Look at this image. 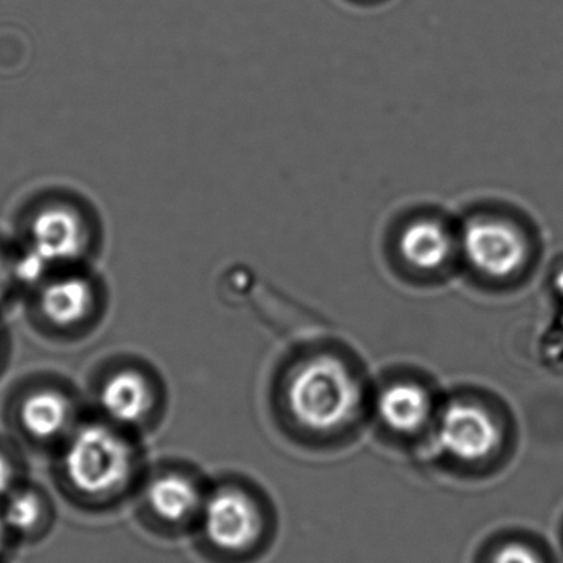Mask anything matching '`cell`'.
Wrapping results in <instances>:
<instances>
[{
    "label": "cell",
    "instance_id": "5b68a950",
    "mask_svg": "<svg viewBox=\"0 0 563 563\" xmlns=\"http://www.w3.org/2000/svg\"><path fill=\"white\" fill-rule=\"evenodd\" d=\"M29 256L47 269L78 262L87 252L90 232L74 207L55 203L35 213L29 227Z\"/></svg>",
    "mask_w": 563,
    "mask_h": 563
},
{
    "label": "cell",
    "instance_id": "30bf717a",
    "mask_svg": "<svg viewBox=\"0 0 563 563\" xmlns=\"http://www.w3.org/2000/svg\"><path fill=\"white\" fill-rule=\"evenodd\" d=\"M202 490L196 481L180 473L154 477L146 490V503L157 519L167 523H184L202 510Z\"/></svg>",
    "mask_w": 563,
    "mask_h": 563
},
{
    "label": "cell",
    "instance_id": "5bb4252c",
    "mask_svg": "<svg viewBox=\"0 0 563 563\" xmlns=\"http://www.w3.org/2000/svg\"><path fill=\"white\" fill-rule=\"evenodd\" d=\"M490 563H542L536 552L522 543H507L493 555Z\"/></svg>",
    "mask_w": 563,
    "mask_h": 563
},
{
    "label": "cell",
    "instance_id": "52a82bcc",
    "mask_svg": "<svg viewBox=\"0 0 563 563\" xmlns=\"http://www.w3.org/2000/svg\"><path fill=\"white\" fill-rule=\"evenodd\" d=\"M397 253L411 272H443L460 253V236L444 220L437 217H417L401 227Z\"/></svg>",
    "mask_w": 563,
    "mask_h": 563
},
{
    "label": "cell",
    "instance_id": "7a4b0ae2",
    "mask_svg": "<svg viewBox=\"0 0 563 563\" xmlns=\"http://www.w3.org/2000/svg\"><path fill=\"white\" fill-rule=\"evenodd\" d=\"M62 466L78 494L103 499L126 486L133 476L134 454L126 438L113 427L90 423L68 437Z\"/></svg>",
    "mask_w": 563,
    "mask_h": 563
},
{
    "label": "cell",
    "instance_id": "7c38bea8",
    "mask_svg": "<svg viewBox=\"0 0 563 563\" xmlns=\"http://www.w3.org/2000/svg\"><path fill=\"white\" fill-rule=\"evenodd\" d=\"M377 411L385 427L397 433H415L430 421L433 401L417 384H394L380 391Z\"/></svg>",
    "mask_w": 563,
    "mask_h": 563
},
{
    "label": "cell",
    "instance_id": "2e32d148",
    "mask_svg": "<svg viewBox=\"0 0 563 563\" xmlns=\"http://www.w3.org/2000/svg\"><path fill=\"white\" fill-rule=\"evenodd\" d=\"M12 278V268L9 265L5 256L0 253V299L4 298L5 291H8L9 283Z\"/></svg>",
    "mask_w": 563,
    "mask_h": 563
},
{
    "label": "cell",
    "instance_id": "8fae6325",
    "mask_svg": "<svg viewBox=\"0 0 563 563\" xmlns=\"http://www.w3.org/2000/svg\"><path fill=\"white\" fill-rule=\"evenodd\" d=\"M74 407L67 395L54 388H41L29 394L19 407V420L29 437L52 441L64 437L71 427Z\"/></svg>",
    "mask_w": 563,
    "mask_h": 563
},
{
    "label": "cell",
    "instance_id": "9a60e30c",
    "mask_svg": "<svg viewBox=\"0 0 563 563\" xmlns=\"http://www.w3.org/2000/svg\"><path fill=\"white\" fill-rule=\"evenodd\" d=\"M18 487V470L8 454L0 451V500H4Z\"/></svg>",
    "mask_w": 563,
    "mask_h": 563
},
{
    "label": "cell",
    "instance_id": "6da1fadb",
    "mask_svg": "<svg viewBox=\"0 0 563 563\" xmlns=\"http://www.w3.org/2000/svg\"><path fill=\"white\" fill-rule=\"evenodd\" d=\"M288 404L302 428L329 433L354 420L361 388L341 361L321 355L296 368L289 382Z\"/></svg>",
    "mask_w": 563,
    "mask_h": 563
},
{
    "label": "cell",
    "instance_id": "3957f363",
    "mask_svg": "<svg viewBox=\"0 0 563 563\" xmlns=\"http://www.w3.org/2000/svg\"><path fill=\"white\" fill-rule=\"evenodd\" d=\"M457 236L467 265L490 282H510L529 265V236L509 217L477 213L464 223Z\"/></svg>",
    "mask_w": 563,
    "mask_h": 563
},
{
    "label": "cell",
    "instance_id": "8992f818",
    "mask_svg": "<svg viewBox=\"0 0 563 563\" xmlns=\"http://www.w3.org/2000/svg\"><path fill=\"white\" fill-rule=\"evenodd\" d=\"M500 430L494 418L467 401H453L438 421V443L464 463L486 460L499 446Z\"/></svg>",
    "mask_w": 563,
    "mask_h": 563
},
{
    "label": "cell",
    "instance_id": "4fadbf2b",
    "mask_svg": "<svg viewBox=\"0 0 563 563\" xmlns=\"http://www.w3.org/2000/svg\"><path fill=\"white\" fill-rule=\"evenodd\" d=\"M2 503L4 507L0 510V516L4 519L9 532L19 533V536L35 532L47 516V504L34 489L15 487Z\"/></svg>",
    "mask_w": 563,
    "mask_h": 563
},
{
    "label": "cell",
    "instance_id": "277c9868",
    "mask_svg": "<svg viewBox=\"0 0 563 563\" xmlns=\"http://www.w3.org/2000/svg\"><path fill=\"white\" fill-rule=\"evenodd\" d=\"M199 517L206 539L223 552H245L262 536L258 506L235 487H222L207 496Z\"/></svg>",
    "mask_w": 563,
    "mask_h": 563
},
{
    "label": "cell",
    "instance_id": "e0dca14e",
    "mask_svg": "<svg viewBox=\"0 0 563 563\" xmlns=\"http://www.w3.org/2000/svg\"><path fill=\"white\" fill-rule=\"evenodd\" d=\"M9 529L8 526H5L4 519H2V516H0V553L4 552L5 543H8V536H9Z\"/></svg>",
    "mask_w": 563,
    "mask_h": 563
},
{
    "label": "cell",
    "instance_id": "9c48e42d",
    "mask_svg": "<svg viewBox=\"0 0 563 563\" xmlns=\"http://www.w3.org/2000/svg\"><path fill=\"white\" fill-rule=\"evenodd\" d=\"M100 407L113 423L133 427L150 417L154 408V390L141 372H114L101 385Z\"/></svg>",
    "mask_w": 563,
    "mask_h": 563
},
{
    "label": "cell",
    "instance_id": "ba28073f",
    "mask_svg": "<svg viewBox=\"0 0 563 563\" xmlns=\"http://www.w3.org/2000/svg\"><path fill=\"white\" fill-rule=\"evenodd\" d=\"M97 305V289L91 279L67 273L45 283L41 291L42 316L55 328L71 329L84 324Z\"/></svg>",
    "mask_w": 563,
    "mask_h": 563
},
{
    "label": "cell",
    "instance_id": "ac0fdd59",
    "mask_svg": "<svg viewBox=\"0 0 563 563\" xmlns=\"http://www.w3.org/2000/svg\"><path fill=\"white\" fill-rule=\"evenodd\" d=\"M555 283L556 288H559V291L563 295V269L559 273V276H556Z\"/></svg>",
    "mask_w": 563,
    "mask_h": 563
}]
</instances>
